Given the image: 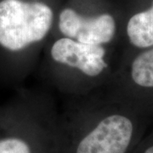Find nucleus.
<instances>
[{
	"label": "nucleus",
	"instance_id": "nucleus-1",
	"mask_svg": "<svg viewBox=\"0 0 153 153\" xmlns=\"http://www.w3.org/2000/svg\"><path fill=\"white\" fill-rule=\"evenodd\" d=\"M59 111L61 153H128L136 125L127 103L104 88L67 96Z\"/></svg>",
	"mask_w": 153,
	"mask_h": 153
},
{
	"label": "nucleus",
	"instance_id": "nucleus-2",
	"mask_svg": "<svg viewBox=\"0 0 153 153\" xmlns=\"http://www.w3.org/2000/svg\"><path fill=\"white\" fill-rule=\"evenodd\" d=\"M109 49L52 34L41 55V72L60 93L85 95L104 88L111 78L115 70Z\"/></svg>",
	"mask_w": 153,
	"mask_h": 153
},
{
	"label": "nucleus",
	"instance_id": "nucleus-3",
	"mask_svg": "<svg viewBox=\"0 0 153 153\" xmlns=\"http://www.w3.org/2000/svg\"><path fill=\"white\" fill-rule=\"evenodd\" d=\"M0 111V153H61L59 110L44 91L27 92Z\"/></svg>",
	"mask_w": 153,
	"mask_h": 153
},
{
	"label": "nucleus",
	"instance_id": "nucleus-4",
	"mask_svg": "<svg viewBox=\"0 0 153 153\" xmlns=\"http://www.w3.org/2000/svg\"><path fill=\"white\" fill-rule=\"evenodd\" d=\"M57 16L44 1H0V50L16 61L21 76L27 75L38 64Z\"/></svg>",
	"mask_w": 153,
	"mask_h": 153
},
{
	"label": "nucleus",
	"instance_id": "nucleus-5",
	"mask_svg": "<svg viewBox=\"0 0 153 153\" xmlns=\"http://www.w3.org/2000/svg\"><path fill=\"white\" fill-rule=\"evenodd\" d=\"M117 23L108 12L86 16L71 7L58 14L53 34L75 39L82 44L111 46L117 38Z\"/></svg>",
	"mask_w": 153,
	"mask_h": 153
},
{
	"label": "nucleus",
	"instance_id": "nucleus-6",
	"mask_svg": "<svg viewBox=\"0 0 153 153\" xmlns=\"http://www.w3.org/2000/svg\"><path fill=\"white\" fill-rule=\"evenodd\" d=\"M127 66L115 70L105 87H115L129 82L142 91L153 90V46L140 50Z\"/></svg>",
	"mask_w": 153,
	"mask_h": 153
},
{
	"label": "nucleus",
	"instance_id": "nucleus-7",
	"mask_svg": "<svg viewBox=\"0 0 153 153\" xmlns=\"http://www.w3.org/2000/svg\"><path fill=\"white\" fill-rule=\"evenodd\" d=\"M126 36L129 44L139 50L153 46V3L146 10L133 15L127 22Z\"/></svg>",
	"mask_w": 153,
	"mask_h": 153
},
{
	"label": "nucleus",
	"instance_id": "nucleus-8",
	"mask_svg": "<svg viewBox=\"0 0 153 153\" xmlns=\"http://www.w3.org/2000/svg\"><path fill=\"white\" fill-rule=\"evenodd\" d=\"M141 153H153V143L146 146Z\"/></svg>",
	"mask_w": 153,
	"mask_h": 153
}]
</instances>
